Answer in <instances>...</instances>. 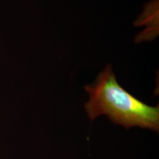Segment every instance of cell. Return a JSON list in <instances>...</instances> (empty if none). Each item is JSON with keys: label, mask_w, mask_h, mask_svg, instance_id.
Here are the masks:
<instances>
[{"label": "cell", "mask_w": 159, "mask_h": 159, "mask_svg": "<svg viewBox=\"0 0 159 159\" xmlns=\"http://www.w3.org/2000/svg\"><path fill=\"white\" fill-rule=\"evenodd\" d=\"M85 90L90 97L85 109L91 120L103 114L127 129L139 126L158 132V105H146L122 89L110 64L99 73L94 83L85 86Z\"/></svg>", "instance_id": "cell-1"}]
</instances>
